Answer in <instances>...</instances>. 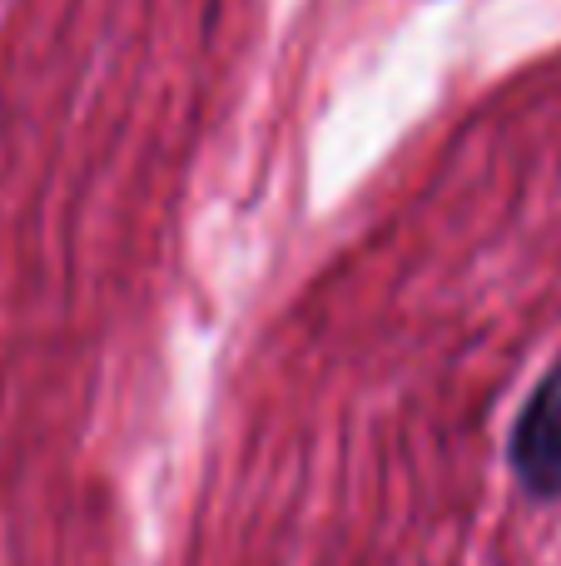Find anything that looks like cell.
<instances>
[{
    "mask_svg": "<svg viewBox=\"0 0 561 566\" xmlns=\"http://www.w3.org/2000/svg\"><path fill=\"white\" fill-rule=\"evenodd\" d=\"M507 452L517 482L532 497H561V363L532 388Z\"/></svg>",
    "mask_w": 561,
    "mask_h": 566,
    "instance_id": "1",
    "label": "cell"
}]
</instances>
